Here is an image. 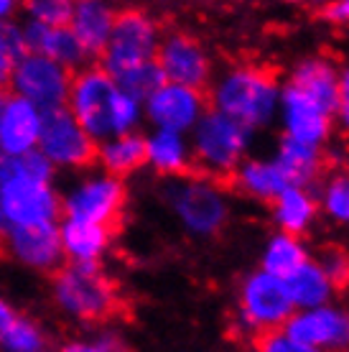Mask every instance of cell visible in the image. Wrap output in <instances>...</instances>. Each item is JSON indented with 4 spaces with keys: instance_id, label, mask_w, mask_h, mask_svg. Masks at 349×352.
Masks as SVG:
<instances>
[{
    "instance_id": "cell-9",
    "label": "cell",
    "mask_w": 349,
    "mask_h": 352,
    "mask_svg": "<svg viewBox=\"0 0 349 352\" xmlns=\"http://www.w3.org/2000/svg\"><path fill=\"white\" fill-rule=\"evenodd\" d=\"M125 197L128 192L122 179L105 171H92L74 179L67 186V192L61 194V212H64V220L110 228L122 214Z\"/></svg>"
},
{
    "instance_id": "cell-23",
    "label": "cell",
    "mask_w": 349,
    "mask_h": 352,
    "mask_svg": "<svg viewBox=\"0 0 349 352\" xmlns=\"http://www.w3.org/2000/svg\"><path fill=\"white\" fill-rule=\"evenodd\" d=\"M143 141H146V164L156 174L179 179V176H186V171L192 168L189 135L168 131H150L148 135H143Z\"/></svg>"
},
{
    "instance_id": "cell-6",
    "label": "cell",
    "mask_w": 349,
    "mask_h": 352,
    "mask_svg": "<svg viewBox=\"0 0 349 352\" xmlns=\"http://www.w3.org/2000/svg\"><path fill=\"white\" fill-rule=\"evenodd\" d=\"M54 304L77 322H100L117 309V291L100 265H64L52 278Z\"/></svg>"
},
{
    "instance_id": "cell-36",
    "label": "cell",
    "mask_w": 349,
    "mask_h": 352,
    "mask_svg": "<svg viewBox=\"0 0 349 352\" xmlns=\"http://www.w3.org/2000/svg\"><path fill=\"white\" fill-rule=\"evenodd\" d=\"M255 352H316L311 347L301 344L291 335H286L283 329L278 332H268V335L255 337Z\"/></svg>"
},
{
    "instance_id": "cell-26",
    "label": "cell",
    "mask_w": 349,
    "mask_h": 352,
    "mask_svg": "<svg viewBox=\"0 0 349 352\" xmlns=\"http://www.w3.org/2000/svg\"><path fill=\"white\" fill-rule=\"evenodd\" d=\"M283 283L289 289V296L296 311L332 304L334 294H337V286L329 281V276L322 271V265L316 263L314 258H308L298 271L291 273L289 278H283Z\"/></svg>"
},
{
    "instance_id": "cell-5",
    "label": "cell",
    "mask_w": 349,
    "mask_h": 352,
    "mask_svg": "<svg viewBox=\"0 0 349 352\" xmlns=\"http://www.w3.org/2000/svg\"><path fill=\"white\" fill-rule=\"evenodd\" d=\"M253 131L229 120L227 115L207 110L201 120L189 133L192 164H196L201 176L210 179H232L237 166L247 159L253 146Z\"/></svg>"
},
{
    "instance_id": "cell-11",
    "label": "cell",
    "mask_w": 349,
    "mask_h": 352,
    "mask_svg": "<svg viewBox=\"0 0 349 352\" xmlns=\"http://www.w3.org/2000/svg\"><path fill=\"white\" fill-rule=\"evenodd\" d=\"M71 74L74 72L54 64L52 59H46L41 54L28 52L16 67V72L10 74L8 82L13 97L26 100L34 107H38L41 113H52V110L67 107Z\"/></svg>"
},
{
    "instance_id": "cell-31",
    "label": "cell",
    "mask_w": 349,
    "mask_h": 352,
    "mask_svg": "<svg viewBox=\"0 0 349 352\" xmlns=\"http://www.w3.org/2000/svg\"><path fill=\"white\" fill-rule=\"evenodd\" d=\"M115 82H117V87H120L122 92H128L131 97H135V100H140V102H146V100H148V97L153 95L166 80H164V74H161V69H158V64L148 62V64H140V67H133V69L117 74Z\"/></svg>"
},
{
    "instance_id": "cell-3",
    "label": "cell",
    "mask_w": 349,
    "mask_h": 352,
    "mask_svg": "<svg viewBox=\"0 0 349 352\" xmlns=\"http://www.w3.org/2000/svg\"><path fill=\"white\" fill-rule=\"evenodd\" d=\"M212 110L247 131H260L278 120L280 82L268 69L255 64L229 67L212 82Z\"/></svg>"
},
{
    "instance_id": "cell-34",
    "label": "cell",
    "mask_w": 349,
    "mask_h": 352,
    "mask_svg": "<svg viewBox=\"0 0 349 352\" xmlns=\"http://www.w3.org/2000/svg\"><path fill=\"white\" fill-rule=\"evenodd\" d=\"M316 263L322 265V271L329 276V281L341 289L349 286V256L341 248H324L322 256L316 258Z\"/></svg>"
},
{
    "instance_id": "cell-2",
    "label": "cell",
    "mask_w": 349,
    "mask_h": 352,
    "mask_svg": "<svg viewBox=\"0 0 349 352\" xmlns=\"http://www.w3.org/2000/svg\"><path fill=\"white\" fill-rule=\"evenodd\" d=\"M61 194L54 186V168L34 151L21 159H0V217L5 228L59 225Z\"/></svg>"
},
{
    "instance_id": "cell-15",
    "label": "cell",
    "mask_w": 349,
    "mask_h": 352,
    "mask_svg": "<svg viewBox=\"0 0 349 352\" xmlns=\"http://www.w3.org/2000/svg\"><path fill=\"white\" fill-rule=\"evenodd\" d=\"M283 332L316 352H349V307L324 304L296 311Z\"/></svg>"
},
{
    "instance_id": "cell-18",
    "label": "cell",
    "mask_w": 349,
    "mask_h": 352,
    "mask_svg": "<svg viewBox=\"0 0 349 352\" xmlns=\"http://www.w3.org/2000/svg\"><path fill=\"white\" fill-rule=\"evenodd\" d=\"M23 41L26 49L31 54H41L46 59H52L54 64H59L64 69L77 72L85 67L89 56L85 54V49L79 46V41L74 38V34L69 31V26L49 28L34 21L23 23Z\"/></svg>"
},
{
    "instance_id": "cell-35",
    "label": "cell",
    "mask_w": 349,
    "mask_h": 352,
    "mask_svg": "<svg viewBox=\"0 0 349 352\" xmlns=\"http://www.w3.org/2000/svg\"><path fill=\"white\" fill-rule=\"evenodd\" d=\"M61 352H125V344L115 335L77 337L61 347Z\"/></svg>"
},
{
    "instance_id": "cell-32",
    "label": "cell",
    "mask_w": 349,
    "mask_h": 352,
    "mask_svg": "<svg viewBox=\"0 0 349 352\" xmlns=\"http://www.w3.org/2000/svg\"><path fill=\"white\" fill-rule=\"evenodd\" d=\"M28 54L26 41H23V28L21 23L10 21L0 26V85L10 80V74L16 72L21 59Z\"/></svg>"
},
{
    "instance_id": "cell-30",
    "label": "cell",
    "mask_w": 349,
    "mask_h": 352,
    "mask_svg": "<svg viewBox=\"0 0 349 352\" xmlns=\"http://www.w3.org/2000/svg\"><path fill=\"white\" fill-rule=\"evenodd\" d=\"M316 204L332 222L349 225V174L337 171V174L326 176L319 186Z\"/></svg>"
},
{
    "instance_id": "cell-20",
    "label": "cell",
    "mask_w": 349,
    "mask_h": 352,
    "mask_svg": "<svg viewBox=\"0 0 349 352\" xmlns=\"http://www.w3.org/2000/svg\"><path fill=\"white\" fill-rule=\"evenodd\" d=\"M115 13L117 10L113 6H107L102 0H79L71 8L69 18V31L79 41V46L85 49L87 56H100L105 52L110 31L115 23Z\"/></svg>"
},
{
    "instance_id": "cell-24",
    "label": "cell",
    "mask_w": 349,
    "mask_h": 352,
    "mask_svg": "<svg viewBox=\"0 0 349 352\" xmlns=\"http://www.w3.org/2000/svg\"><path fill=\"white\" fill-rule=\"evenodd\" d=\"M232 184L247 199L271 204L289 186V179L283 176L280 166L273 159H250L247 156L232 174Z\"/></svg>"
},
{
    "instance_id": "cell-7",
    "label": "cell",
    "mask_w": 349,
    "mask_h": 352,
    "mask_svg": "<svg viewBox=\"0 0 349 352\" xmlns=\"http://www.w3.org/2000/svg\"><path fill=\"white\" fill-rule=\"evenodd\" d=\"M161 26L150 13L140 8H125L115 13V23L107 38L102 56V69L107 74H122V72L140 67V64L156 62L158 46H161Z\"/></svg>"
},
{
    "instance_id": "cell-17",
    "label": "cell",
    "mask_w": 349,
    "mask_h": 352,
    "mask_svg": "<svg viewBox=\"0 0 349 352\" xmlns=\"http://www.w3.org/2000/svg\"><path fill=\"white\" fill-rule=\"evenodd\" d=\"M13 261L26 265L31 271H59L61 268V240L59 225L44 228H21L10 230L3 238Z\"/></svg>"
},
{
    "instance_id": "cell-27",
    "label": "cell",
    "mask_w": 349,
    "mask_h": 352,
    "mask_svg": "<svg viewBox=\"0 0 349 352\" xmlns=\"http://www.w3.org/2000/svg\"><path fill=\"white\" fill-rule=\"evenodd\" d=\"M95 159L100 161L102 171L110 176H122L138 171L146 166V141L140 133H125V135H113L97 143Z\"/></svg>"
},
{
    "instance_id": "cell-12",
    "label": "cell",
    "mask_w": 349,
    "mask_h": 352,
    "mask_svg": "<svg viewBox=\"0 0 349 352\" xmlns=\"http://www.w3.org/2000/svg\"><path fill=\"white\" fill-rule=\"evenodd\" d=\"M156 64L164 80L171 85L192 87L204 92L212 82V56L199 38L183 31H171L161 38Z\"/></svg>"
},
{
    "instance_id": "cell-40",
    "label": "cell",
    "mask_w": 349,
    "mask_h": 352,
    "mask_svg": "<svg viewBox=\"0 0 349 352\" xmlns=\"http://www.w3.org/2000/svg\"><path fill=\"white\" fill-rule=\"evenodd\" d=\"M13 314H16V311H13V307L8 304V299H3V296H0V329L13 319Z\"/></svg>"
},
{
    "instance_id": "cell-21",
    "label": "cell",
    "mask_w": 349,
    "mask_h": 352,
    "mask_svg": "<svg viewBox=\"0 0 349 352\" xmlns=\"http://www.w3.org/2000/svg\"><path fill=\"white\" fill-rule=\"evenodd\" d=\"M271 217L275 222L278 232H286V235H293V238H304L306 232L314 228L316 217H319L316 194L311 189H306V186L289 184L271 202Z\"/></svg>"
},
{
    "instance_id": "cell-19",
    "label": "cell",
    "mask_w": 349,
    "mask_h": 352,
    "mask_svg": "<svg viewBox=\"0 0 349 352\" xmlns=\"http://www.w3.org/2000/svg\"><path fill=\"white\" fill-rule=\"evenodd\" d=\"M286 85L304 92L306 97H311L316 102H322L324 107H329L334 113L337 87H339V67L324 54H311V56L298 59L291 67Z\"/></svg>"
},
{
    "instance_id": "cell-33",
    "label": "cell",
    "mask_w": 349,
    "mask_h": 352,
    "mask_svg": "<svg viewBox=\"0 0 349 352\" xmlns=\"http://www.w3.org/2000/svg\"><path fill=\"white\" fill-rule=\"evenodd\" d=\"M71 8H74V3H69V0H31L26 6V21H34V23L49 28L69 26Z\"/></svg>"
},
{
    "instance_id": "cell-29",
    "label": "cell",
    "mask_w": 349,
    "mask_h": 352,
    "mask_svg": "<svg viewBox=\"0 0 349 352\" xmlns=\"http://www.w3.org/2000/svg\"><path fill=\"white\" fill-rule=\"evenodd\" d=\"M46 342L44 327L23 314H13L0 329V352H46Z\"/></svg>"
},
{
    "instance_id": "cell-1",
    "label": "cell",
    "mask_w": 349,
    "mask_h": 352,
    "mask_svg": "<svg viewBox=\"0 0 349 352\" xmlns=\"http://www.w3.org/2000/svg\"><path fill=\"white\" fill-rule=\"evenodd\" d=\"M67 110L95 143L138 133L143 118V102L122 92L113 74L102 67H82L71 74Z\"/></svg>"
},
{
    "instance_id": "cell-38",
    "label": "cell",
    "mask_w": 349,
    "mask_h": 352,
    "mask_svg": "<svg viewBox=\"0 0 349 352\" xmlns=\"http://www.w3.org/2000/svg\"><path fill=\"white\" fill-rule=\"evenodd\" d=\"M319 16L332 26H349V0H337V3L324 6Z\"/></svg>"
},
{
    "instance_id": "cell-4",
    "label": "cell",
    "mask_w": 349,
    "mask_h": 352,
    "mask_svg": "<svg viewBox=\"0 0 349 352\" xmlns=\"http://www.w3.org/2000/svg\"><path fill=\"white\" fill-rule=\"evenodd\" d=\"M164 199L189 235L214 238L227 228V192L210 176H179L164 186Z\"/></svg>"
},
{
    "instance_id": "cell-39",
    "label": "cell",
    "mask_w": 349,
    "mask_h": 352,
    "mask_svg": "<svg viewBox=\"0 0 349 352\" xmlns=\"http://www.w3.org/2000/svg\"><path fill=\"white\" fill-rule=\"evenodd\" d=\"M16 13H18V3H13V0H0V26L10 23L16 18Z\"/></svg>"
},
{
    "instance_id": "cell-8",
    "label": "cell",
    "mask_w": 349,
    "mask_h": 352,
    "mask_svg": "<svg viewBox=\"0 0 349 352\" xmlns=\"http://www.w3.org/2000/svg\"><path fill=\"white\" fill-rule=\"evenodd\" d=\"M293 314V301L280 278L262 273L260 268L243 278L237 289V319L245 332L255 337L278 332Z\"/></svg>"
},
{
    "instance_id": "cell-37",
    "label": "cell",
    "mask_w": 349,
    "mask_h": 352,
    "mask_svg": "<svg viewBox=\"0 0 349 352\" xmlns=\"http://www.w3.org/2000/svg\"><path fill=\"white\" fill-rule=\"evenodd\" d=\"M334 120L349 133V67H341L339 69V87H337Z\"/></svg>"
},
{
    "instance_id": "cell-28",
    "label": "cell",
    "mask_w": 349,
    "mask_h": 352,
    "mask_svg": "<svg viewBox=\"0 0 349 352\" xmlns=\"http://www.w3.org/2000/svg\"><path fill=\"white\" fill-rule=\"evenodd\" d=\"M308 258L311 256H308L304 238H293V235H286V232H273L271 238L265 240V245H262L260 271L271 273V276L283 281L293 271H298Z\"/></svg>"
},
{
    "instance_id": "cell-14",
    "label": "cell",
    "mask_w": 349,
    "mask_h": 352,
    "mask_svg": "<svg viewBox=\"0 0 349 352\" xmlns=\"http://www.w3.org/2000/svg\"><path fill=\"white\" fill-rule=\"evenodd\" d=\"M207 110L210 107L204 92L171 82H164L143 102V118L153 125V131L181 133V135H189Z\"/></svg>"
},
{
    "instance_id": "cell-10",
    "label": "cell",
    "mask_w": 349,
    "mask_h": 352,
    "mask_svg": "<svg viewBox=\"0 0 349 352\" xmlns=\"http://www.w3.org/2000/svg\"><path fill=\"white\" fill-rule=\"evenodd\" d=\"M38 153L46 164L56 171H82L95 161L97 143L87 135V131L71 118L67 107L44 113V125L38 135Z\"/></svg>"
},
{
    "instance_id": "cell-41",
    "label": "cell",
    "mask_w": 349,
    "mask_h": 352,
    "mask_svg": "<svg viewBox=\"0 0 349 352\" xmlns=\"http://www.w3.org/2000/svg\"><path fill=\"white\" fill-rule=\"evenodd\" d=\"M5 100H8V95H5V85H0V110H3V105H5Z\"/></svg>"
},
{
    "instance_id": "cell-13",
    "label": "cell",
    "mask_w": 349,
    "mask_h": 352,
    "mask_svg": "<svg viewBox=\"0 0 349 352\" xmlns=\"http://www.w3.org/2000/svg\"><path fill=\"white\" fill-rule=\"evenodd\" d=\"M278 123L283 128V138L324 148L334 131V113L322 102H316L291 85L280 87Z\"/></svg>"
},
{
    "instance_id": "cell-16",
    "label": "cell",
    "mask_w": 349,
    "mask_h": 352,
    "mask_svg": "<svg viewBox=\"0 0 349 352\" xmlns=\"http://www.w3.org/2000/svg\"><path fill=\"white\" fill-rule=\"evenodd\" d=\"M44 113L10 95L0 110V159H21L38 148Z\"/></svg>"
},
{
    "instance_id": "cell-42",
    "label": "cell",
    "mask_w": 349,
    "mask_h": 352,
    "mask_svg": "<svg viewBox=\"0 0 349 352\" xmlns=\"http://www.w3.org/2000/svg\"><path fill=\"white\" fill-rule=\"evenodd\" d=\"M8 235V228H5V222H3V217H0V240Z\"/></svg>"
},
{
    "instance_id": "cell-22",
    "label": "cell",
    "mask_w": 349,
    "mask_h": 352,
    "mask_svg": "<svg viewBox=\"0 0 349 352\" xmlns=\"http://www.w3.org/2000/svg\"><path fill=\"white\" fill-rule=\"evenodd\" d=\"M61 256L71 265H97L110 248V228L64 220L59 225Z\"/></svg>"
},
{
    "instance_id": "cell-25",
    "label": "cell",
    "mask_w": 349,
    "mask_h": 352,
    "mask_svg": "<svg viewBox=\"0 0 349 352\" xmlns=\"http://www.w3.org/2000/svg\"><path fill=\"white\" fill-rule=\"evenodd\" d=\"M273 161L280 166L289 184L306 186V189H311L324 171V151L316 146L291 141V138H280Z\"/></svg>"
}]
</instances>
